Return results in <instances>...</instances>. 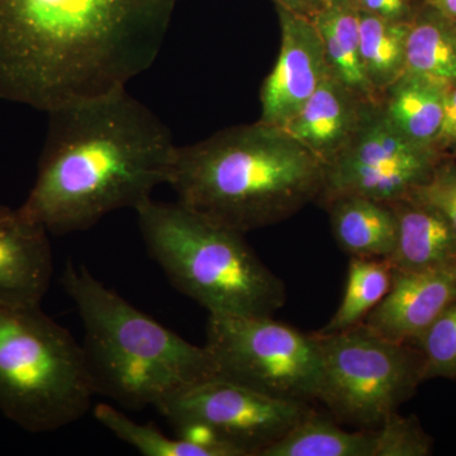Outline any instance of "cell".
Masks as SVG:
<instances>
[{"instance_id": "obj_1", "label": "cell", "mask_w": 456, "mask_h": 456, "mask_svg": "<svg viewBox=\"0 0 456 456\" xmlns=\"http://www.w3.org/2000/svg\"><path fill=\"white\" fill-rule=\"evenodd\" d=\"M179 0H0V98L50 110L126 88Z\"/></svg>"}, {"instance_id": "obj_2", "label": "cell", "mask_w": 456, "mask_h": 456, "mask_svg": "<svg viewBox=\"0 0 456 456\" xmlns=\"http://www.w3.org/2000/svg\"><path fill=\"white\" fill-rule=\"evenodd\" d=\"M35 184L20 207L51 235L136 211L167 184L178 146L161 119L121 88L49 112Z\"/></svg>"}, {"instance_id": "obj_3", "label": "cell", "mask_w": 456, "mask_h": 456, "mask_svg": "<svg viewBox=\"0 0 456 456\" xmlns=\"http://www.w3.org/2000/svg\"><path fill=\"white\" fill-rule=\"evenodd\" d=\"M323 180L325 165L310 150L257 121L178 146L167 184L183 206L245 235L318 200Z\"/></svg>"}, {"instance_id": "obj_4", "label": "cell", "mask_w": 456, "mask_h": 456, "mask_svg": "<svg viewBox=\"0 0 456 456\" xmlns=\"http://www.w3.org/2000/svg\"><path fill=\"white\" fill-rule=\"evenodd\" d=\"M61 284L82 320V346L95 395L130 410L156 408L218 374L206 346L147 316L86 266L68 260Z\"/></svg>"}, {"instance_id": "obj_5", "label": "cell", "mask_w": 456, "mask_h": 456, "mask_svg": "<svg viewBox=\"0 0 456 456\" xmlns=\"http://www.w3.org/2000/svg\"><path fill=\"white\" fill-rule=\"evenodd\" d=\"M141 236L176 290L209 316L273 317L287 301L284 281L230 230L183 206L149 200L136 209Z\"/></svg>"}, {"instance_id": "obj_6", "label": "cell", "mask_w": 456, "mask_h": 456, "mask_svg": "<svg viewBox=\"0 0 456 456\" xmlns=\"http://www.w3.org/2000/svg\"><path fill=\"white\" fill-rule=\"evenodd\" d=\"M95 391L82 345L41 305L0 307V412L32 434L79 421Z\"/></svg>"}, {"instance_id": "obj_7", "label": "cell", "mask_w": 456, "mask_h": 456, "mask_svg": "<svg viewBox=\"0 0 456 456\" xmlns=\"http://www.w3.org/2000/svg\"><path fill=\"white\" fill-rule=\"evenodd\" d=\"M317 402L342 424L375 430L415 395L424 359L415 345L383 338L364 323L320 335Z\"/></svg>"}, {"instance_id": "obj_8", "label": "cell", "mask_w": 456, "mask_h": 456, "mask_svg": "<svg viewBox=\"0 0 456 456\" xmlns=\"http://www.w3.org/2000/svg\"><path fill=\"white\" fill-rule=\"evenodd\" d=\"M204 346L217 375L289 401H316L321 350L305 335L273 317L209 316Z\"/></svg>"}, {"instance_id": "obj_9", "label": "cell", "mask_w": 456, "mask_h": 456, "mask_svg": "<svg viewBox=\"0 0 456 456\" xmlns=\"http://www.w3.org/2000/svg\"><path fill=\"white\" fill-rule=\"evenodd\" d=\"M171 428L196 425L231 456H259L314 412L308 402L272 397L216 375L156 407Z\"/></svg>"}, {"instance_id": "obj_10", "label": "cell", "mask_w": 456, "mask_h": 456, "mask_svg": "<svg viewBox=\"0 0 456 456\" xmlns=\"http://www.w3.org/2000/svg\"><path fill=\"white\" fill-rule=\"evenodd\" d=\"M446 156L408 139L389 121L382 103L374 104L347 146L326 165L317 202L323 206L344 196L397 202L428 182Z\"/></svg>"}, {"instance_id": "obj_11", "label": "cell", "mask_w": 456, "mask_h": 456, "mask_svg": "<svg viewBox=\"0 0 456 456\" xmlns=\"http://www.w3.org/2000/svg\"><path fill=\"white\" fill-rule=\"evenodd\" d=\"M281 45L277 62L261 88L259 121L283 128L316 92L329 71L314 20L278 7Z\"/></svg>"}, {"instance_id": "obj_12", "label": "cell", "mask_w": 456, "mask_h": 456, "mask_svg": "<svg viewBox=\"0 0 456 456\" xmlns=\"http://www.w3.org/2000/svg\"><path fill=\"white\" fill-rule=\"evenodd\" d=\"M455 301L456 261L419 272L393 270L388 293L362 323L389 340L413 344Z\"/></svg>"}, {"instance_id": "obj_13", "label": "cell", "mask_w": 456, "mask_h": 456, "mask_svg": "<svg viewBox=\"0 0 456 456\" xmlns=\"http://www.w3.org/2000/svg\"><path fill=\"white\" fill-rule=\"evenodd\" d=\"M46 228L0 204V307L41 305L53 274Z\"/></svg>"}, {"instance_id": "obj_14", "label": "cell", "mask_w": 456, "mask_h": 456, "mask_svg": "<svg viewBox=\"0 0 456 456\" xmlns=\"http://www.w3.org/2000/svg\"><path fill=\"white\" fill-rule=\"evenodd\" d=\"M370 106L374 104L360 98L329 70L283 130L326 167L353 139Z\"/></svg>"}, {"instance_id": "obj_15", "label": "cell", "mask_w": 456, "mask_h": 456, "mask_svg": "<svg viewBox=\"0 0 456 456\" xmlns=\"http://www.w3.org/2000/svg\"><path fill=\"white\" fill-rule=\"evenodd\" d=\"M397 240L388 257L393 270L419 272L456 261V233L443 213L413 197L391 203Z\"/></svg>"}, {"instance_id": "obj_16", "label": "cell", "mask_w": 456, "mask_h": 456, "mask_svg": "<svg viewBox=\"0 0 456 456\" xmlns=\"http://www.w3.org/2000/svg\"><path fill=\"white\" fill-rule=\"evenodd\" d=\"M341 250L359 259H388L397 240V218L391 204L344 196L323 204Z\"/></svg>"}, {"instance_id": "obj_17", "label": "cell", "mask_w": 456, "mask_h": 456, "mask_svg": "<svg viewBox=\"0 0 456 456\" xmlns=\"http://www.w3.org/2000/svg\"><path fill=\"white\" fill-rule=\"evenodd\" d=\"M312 20L322 40L330 73L368 103H382L362 68L359 9L353 0H330Z\"/></svg>"}, {"instance_id": "obj_18", "label": "cell", "mask_w": 456, "mask_h": 456, "mask_svg": "<svg viewBox=\"0 0 456 456\" xmlns=\"http://www.w3.org/2000/svg\"><path fill=\"white\" fill-rule=\"evenodd\" d=\"M450 90L456 84V23L426 7L410 22L404 73Z\"/></svg>"}, {"instance_id": "obj_19", "label": "cell", "mask_w": 456, "mask_h": 456, "mask_svg": "<svg viewBox=\"0 0 456 456\" xmlns=\"http://www.w3.org/2000/svg\"><path fill=\"white\" fill-rule=\"evenodd\" d=\"M448 92L435 84L402 75L384 93L383 110L392 125L408 139L436 149L435 142L439 136Z\"/></svg>"}, {"instance_id": "obj_20", "label": "cell", "mask_w": 456, "mask_h": 456, "mask_svg": "<svg viewBox=\"0 0 456 456\" xmlns=\"http://www.w3.org/2000/svg\"><path fill=\"white\" fill-rule=\"evenodd\" d=\"M375 445V430L346 431L314 411L259 456H374Z\"/></svg>"}, {"instance_id": "obj_21", "label": "cell", "mask_w": 456, "mask_h": 456, "mask_svg": "<svg viewBox=\"0 0 456 456\" xmlns=\"http://www.w3.org/2000/svg\"><path fill=\"white\" fill-rule=\"evenodd\" d=\"M410 22H395L359 11L360 56L369 83L384 93L404 73Z\"/></svg>"}, {"instance_id": "obj_22", "label": "cell", "mask_w": 456, "mask_h": 456, "mask_svg": "<svg viewBox=\"0 0 456 456\" xmlns=\"http://www.w3.org/2000/svg\"><path fill=\"white\" fill-rule=\"evenodd\" d=\"M392 277L393 269L387 259L351 257L340 305L317 334H338L364 322L388 293Z\"/></svg>"}, {"instance_id": "obj_23", "label": "cell", "mask_w": 456, "mask_h": 456, "mask_svg": "<svg viewBox=\"0 0 456 456\" xmlns=\"http://www.w3.org/2000/svg\"><path fill=\"white\" fill-rule=\"evenodd\" d=\"M95 419L140 454L146 456H217L212 449L191 441L171 439L151 422L139 424L130 417L107 403H99L93 410Z\"/></svg>"}, {"instance_id": "obj_24", "label": "cell", "mask_w": 456, "mask_h": 456, "mask_svg": "<svg viewBox=\"0 0 456 456\" xmlns=\"http://www.w3.org/2000/svg\"><path fill=\"white\" fill-rule=\"evenodd\" d=\"M413 345L424 359V380H456V301L446 308Z\"/></svg>"}, {"instance_id": "obj_25", "label": "cell", "mask_w": 456, "mask_h": 456, "mask_svg": "<svg viewBox=\"0 0 456 456\" xmlns=\"http://www.w3.org/2000/svg\"><path fill=\"white\" fill-rule=\"evenodd\" d=\"M377 445L374 456H428L432 452V439L415 416L398 412L384 419L375 428Z\"/></svg>"}, {"instance_id": "obj_26", "label": "cell", "mask_w": 456, "mask_h": 456, "mask_svg": "<svg viewBox=\"0 0 456 456\" xmlns=\"http://www.w3.org/2000/svg\"><path fill=\"white\" fill-rule=\"evenodd\" d=\"M410 197L430 204L443 213L456 233V163L446 156L428 182Z\"/></svg>"}, {"instance_id": "obj_27", "label": "cell", "mask_w": 456, "mask_h": 456, "mask_svg": "<svg viewBox=\"0 0 456 456\" xmlns=\"http://www.w3.org/2000/svg\"><path fill=\"white\" fill-rule=\"evenodd\" d=\"M353 3L360 12L395 22H411L415 16L412 0H353Z\"/></svg>"}, {"instance_id": "obj_28", "label": "cell", "mask_w": 456, "mask_h": 456, "mask_svg": "<svg viewBox=\"0 0 456 456\" xmlns=\"http://www.w3.org/2000/svg\"><path fill=\"white\" fill-rule=\"evenodd\" d=\"M456 145V84L446 93L443 122L435 147L441 154L449 155Z\"/></svg>"}, {"instance_id": "obj_29", "label": "cell", "mask_w": 456, "mask_h": 456, "mask_svg": "<svg viewBox=\"0 0 456 456\" xmlns=\"http://www.w3.org/2000/svg\"><path fill=\"white\" fill-rule=\"evenodd\" d=\"M275 5L299 14V16L314 18L323 7L320 0H274Z\"/></svg>"}, {"instance_id": "obj_30", "label": "cell", "mask_w": 456, "mask_h": 456, "mask_svg": "<svg viewBox=\"0 0 456 456\" xmlns=\"http://www.w3.org/2000/svg\"><path fill=\"white\" fill-rule=\"evenodd\" d=\"M426 7L439 12L440 14L449 18L456 23V0H421Z\"/></svg>"}, {"instance_id": "obj_31", "label": "cell", "mask_w": 456, "mask_h": 456, "mask_svg": "<svg viewBox=\"0 0 456 456\" xmlns=\"http://www.w3.org/2000/svg\"><path fill=\"white\" fill-rule=\"evenodd\" d=\"M450 154L456 155V145L452 147V152Z\"/></svg>"}, {"instance_id": "obj_32", "label": "cell", "mask_w": 456, "mask_h": 456, "mask_svg": "<svg viewBox=\"0 0 456 456\" xmlns=\"http://www.w3.org/2000/svg\"><path fill=\"white\" fill-rule=\"evenodd\" d=\"M320 2L322 3L323 5H325L327 2H330V0H320Z\"/></svg>"}]
</instances>
